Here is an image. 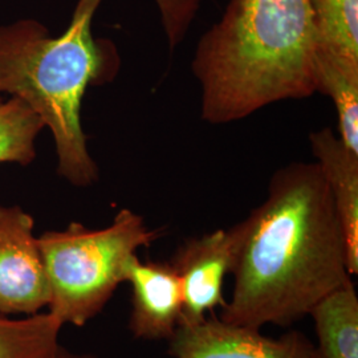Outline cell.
Segmentation results:
<instances>
[{"label":"cell","mask_w":358,"mask_h":358,"mask_svg":"<svg viewBox=\"0 0 358 358\" xmlns=\"http://www.w3.org/2000/svg\"><path fill=\"white\" fill-rule=\"evenodd\" d=\"M154 1L159 10L161 22L169 40V45L171 50H174L186 36L203 0H154Z\"/></svg>","instance_id":"cell-15"},{"label":"cell","mask_w":358,"mask_h":358,"mask_svg":"<svg viewBox=\"0 0 358 358\" xmlns=\"http://www.w3.org/2000/svg\"><path fill=\"white\" fill-rule=\"evenodd\" d=\"M317 92L332 100L338 118V137L358 154V64L316 47Z\"/></svg>","instance_id":"cell-11"},{"label":"cell","mask_w":358,"mask_h":358,"mask_svg":"<svg viewBox=\"0 0 358 358\" xmlns=\"http://www.w3.org/2000/svg\"><path fill=\"white\" fill-rule=\"evenodd\" d=\"M162 234L129 208L99 230L73 222L65 230L44 232L38 243L51 289L50 313L63 325L84 327L127 282L131 257Z\"/></svg>","instance_id":"cell-4"},{"label":"cell","mask_w":358,"mask_h":358,"mask_svg":"<svg viewBox=\"0 0 358 358\" xmlns=\"http://www.w3.org/2000/svg\"><path fill=\"white\" fill-rule=\"evenodd\" d=\"M131 288L128 328L136 340L169 341L180 325L183 296L178 275L169 262H142L133 256L127 268Z\"/></svg>","instance_id":"cell-8"},{"label":"cell","mask_w":358,"mask_h":358,"mask_svg":"<svg viewBox=\"0 0 358 358\" xmlns=\"http://www.w3.org/2000/svg\"><path fill=\"white\" fill-rule=\"evenodd\" d=\"M50 358H100L94 355H88V353H73L68 350L64 346L59 345L55 350V353Z\"/></svg>","instance_id":"cell-16"},{"label":"cell","mask_w":358,"mask_h":358,"mask_svg":"<svg viewBox=\"0 0 358 358\" xmlns=\"http://www.w3.org/2000/svg\"><path fill=\"white\" fill-rule=\"evenodd\" d=\"M103 0H78L63 35L51 38L35 20L0 27V93L28 105L51 130L59 174L77 187L99 178L81 128V101L90 84L109 81L118 71L115 47L92 34Z\"/></svg>","instance_id":"cell-3"},{"label":"cell","mask_w":358,"mask_h":358,"mask_svg":"<svg viewBox=\"0 0 358 358\" xmlns=\"http://www.w3.org/2000/svg\"><path fill=\"white\" fill-rule=\"evenodd\" d=\"M309 143L320 167L340 223L345 234L352 276L358 275V154L353 153L329 128L309 134Z\"/></svg>","instance_id":"cell-9"},{"label":"cell","mask_w":358,"mask_h":358,"mask_svg":"<svg viewBox=\"0 0 358 358\" xmlns=\"http://www.w3.org/2000/svg\"><path fill=\"white\" fill-rule=\"evenodd\" d=\"M234 287L220 319L289 328L353 280L345 234L316 162H292L269 179L266 199L238 223Z\"/></svg>","instance_id":"cell-1"},{"label":"cell","mask_w":358,"mask_h":358,"mask_svg":"<svg viewBox=\"0 0 358 358\" xmlns=\"http://www.w3.org/2000/svg\"><path fill=\"white\" fill-rule=\"evenodd\" d=\"M239 247L238 224L186 239L169 262L178 275L183 313L180 325H194L223 308V285L232 273Z\"/></svg>","instance_id":"cell-6"},{"label":"cell","mask_w":358,"mask_h":358,"mask_svg":"<svg viewBox=\"0 0 358 358\" xmlns=\"http://www.w3.org/2000/svg\"><path fill=\"white\" fill-rule=\"evenodd\" d=\"M63 327L50 312L24 319L0 316V358H50Z\"/></svg>","instance_id":"cell-13"},{"label":"cell","mask_w":358,"mask_h":358,"mask_svg":"<svg viewBox=\"0 0 358 358\" xmlns=\"http://www.w3.org/2000/svg\"><path fill=\"white\" fill-rule=\"evenodd\" d=\"M44 124L34 110L16 97L0 96V164L29 165L35 157V140Z\"/></svg>","instance_id":"cell-14"},{"label":"cell","mask_w":358,"mask_h":358,"mask_svg":"<svg viewBox=\"0 0 358 358\" xmlns=\"http://www.w3.org/2000/svg\"><path fill=\"white\" fill-rule=\"evenodd\" d=\"M167 343L173 358H315L313 343L301 331L271 337L214 315L194 325H179Z\"/></svg>","instance_id":"cell-7"},{"label":"cell","mask_w":358,"mask_h":358,"mask_svg":"<svg viewBox=\"0 0 358 358\" xmlns=\"http://www.w3.org/2000/svg\"><path fill=\"white\" fill-rule=\"evenodd\" d=\"M316 47L309 0H230L192 57L202 120L230 124L313 96Z\"/></svg>","instance_id":"cell-2"},{"label":"cell","mask_w":358,"mask_h":358,"mask_svg":"<svg viewBox=\"0 0 358 358\" xmlns=\"http://www.w3.org/2000/svg\"><path fill=\"white\" fill-rule=\"evenodd\" d=\"M317 48L358 64V0H309Z\"/></svg>","instance_id":"cell-12"},{"label":"cell","mask_w":358,"mask_h":358,"mask_svg":"<svg viewBox=\"0 0 358 358\" xmlns=\"http://www.w3.org/2000/svg\"><path fill=\"white\" fill-rule=\"evenodd\" d=\"M35 220L20 207L0 206V313L35 315L51 289L34 235Z\"/></svg>","instance_id":"cell-5"},{"label":"cell","mask_w":358,"mask_h":358,"mask_svg":"<svg viewBox=\"0 0 358 358\" xmlns=\"http://www.w3.org/2000/svg\"><path fill=\"white\" fill-rule=\"evenodd\" d=\"M315 358H358V296L353 280L322 297L310 309Z\"/></svg>","instance_id":"cell-10"}]
</instances>
